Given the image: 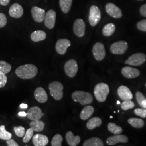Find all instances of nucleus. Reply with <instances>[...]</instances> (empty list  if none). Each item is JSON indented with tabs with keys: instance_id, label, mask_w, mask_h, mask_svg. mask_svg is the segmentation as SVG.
<instances>
[{
	"instance_id": "51",
	"label": "nucleus",
	"mask_w": 146,
	"mask_h": 146,
	"mask_svg": "<svg viewBox=\"0 0 146 146\" xmlns=\"http://www.w3.org/2000/svg\"><path fill=\"white\" fill-rule=\"evenodd\" d=\"M138 1H143V0H138Z\"/></svg>"
},
{
	"instance_id": "11",
	"label": "nucleus",
	"mask_w": 146,
	"mask_h": 146,
	"mask_svg": "<svg viewBox=\"0 0 146 146\" xmlns=\"http://www.w3.org/2000/svg\"><path fill=\"white\" fill-rule=\"evenodd\" d=\"M70 45L71 42L68 39H60L56 43V51L60 55H64L66 54L67 49L70 46Z\"/></svg>"
},
{
	"instance_id": "16",
	"label": "nucleus",
	"mask_w": 146,
	"mask_h": 146,
	"mask_svg": "<svg viewBox=\"0 0 146 146\" xmlns=\"http://www.w3.org/2000/svg\"><path fill=\"white\" fill-rule=\"evenodd\" d=\"M128 138L125 135L117 134V135L110 136L107 138L106 142L110 146H114L118 143H127Z\"/></svg>"
},
{
	"instance_id": "24",
	"label": "nucleus",
	"mask_w": 146,
	"mask_h": 146,
	"mask_svg": "<svg viewBox=\"0 0 146 146\" xmlns=\"http://www.w3.org/2000/svg\"><path fill=\"white\" fill-rule=\"evenodd\" d=\"M94 108L92 106H86L80 113V118L82 120H86L93 115L94 113Z\"/></svg>"
},
{
	"instance_id": "26",
	"label": "nucleus",
	"mask_w": 146,
	"mask_h": 146,
	"mask_svg": "<svg viewBox=\"0 0 146 146\" xmlns=\"http://www.w3.org/2000/svg\"><path fill=\"white\" fill-rule=\"evenodd\" d=\"M102 124V120L98 117H94L89 120L87 123V128L89 130H93Z\"/></svg>"
},
{
	"instance_id": "6",
	"label": "nucleus",
	"mask_w": 146,
	"mask_h": 146,
	"mask_svg": "<svg viewBox=\"0 0 146 146\" xmlns=\"http://www.w3.org/2000/svg\"><path fill=\"white\" fill-rule=\"evenodd\" d=\"M146 55L143 53H136L131 55L128 60H125V63L130 66H139L146 62Z\"/></svg>"
},
{
	"instance_id": "44",
	"label": "nucleus",
	"mask_w": 146,
	"mask_h": 146,
	"mask_svg": "<svg viewBox=\"0 0 146 146\" xmlns=\"http://www.w3.org/2000/svg\"><path fill=\"white\" fill-rule=\"evenodd\" d=\"M140 11L142 16L146 17V4L141 6Z\"/></svg>"
},
{
	"instance_id": "42",
	"label": "nucleus",
	"mask_w": 146,
	"mask_h": 146,
	"mask_svg": "<svg viewBox=\"0 0 146 146\" xmlns=\"http://www.w3.org/2000/svg\"><path fill=\"white\" fill-rule=\"evenodd\" d=\"M7 23V19L4 13H0V28L5 26Z\"/></svg>"
},
{
	"instance_id": "12",
	"label": "nucleus",
	"mask_w": 146,
	"mask_h": 146,
	"mask_svg": "<svg viewBox=\"0 0 146 146\" xmlns=\"http://www.w3.org/2000/svg\"><path fill=\"white\" fill-rule=\"evenodd\" d=\"M106 11L110 16L114 18L119 19L122 16L120 8L112 3H108L106 5Z\"/></svg>"
},
{
	"instance_id": "30",
	"label": "nucleus",
	"mask_w": 146,
	"mask_h": 146,
	"mask_svg": "<svg viewBox=\"0 0 146 146\" xmlns=\"http://www.w3.org/2000/svg\"><path fill=\"white\" fill-rule=\"evenodd\" d=\"M128 122L132 127L136 128H141L145 125V122L143 120H142L141 119H138L135 117L130 118L128 120Z\"/></svg>"
},
{
	"instance_id": "9",
	"label": "nucleus",
	"mask_w": 146,
	"mask_h": 146,
	"mask_svg": "<svg viewBox=\"0 0 146 146\" xmlns=\"http://www.w3.org/2000/svg\"><path fill=\"white\" fill-rule=\"evenodd\" d=\"M92 52L95 59L98 61H102L106 56L104 45L100 42H98L94 44Z\"/></svg>"
},
{
	"instance_id": "48",
	"label": "nucleus",
	"mask_w": 146,
	"mask_h": 146,
	"mask_svg": "<svg viewBox=\"0 0 146 146\" xmlns=\"http://www.w3.org/2000/svg\"><path fill=\"white\" fill-rule=\"evenodd\" d=\"M20 108H22V109H26V108L28 107V105L27 104H20Z\"/></svg>"
},
{
	"instance_id": "19",
	"label": "nucleus",
	"mask_w": 146,
	"mask_h": 146,
	"mask_svg": "<svg viewBox=\"0 0 146 146\" xmlns=\"http://www.w3.org/2000/svg\"><path fill=\"white\" fill-rule=\"evenodd\" d=\"M32 139L33 143L35 146H46L49 142L48 137L43 134H37L33 135Z\"/></svg>"
},
{
	"instance_id": "4",
	"label": "nucleus",
	"mask_w": 146,
	"mask_h": 146,
	"mask_svg": "<svg viewBox=\"0 0 146 146\" xmlns=\"http://www.w3.org/2000/svg\"><path fill=\"white\" fill-rule=\"evenodd\" d=\"M50 94L52 98L56 100L62 99L63 96V86L58 81H54L49 84Z\"/></svg>"
},
{
	"instance_id": "43",
	"label": "nucleus",
	"mask_w": 146,
	"mask_h": 146,
	"mask_svg": "<svg viewBox=\"0 0 146 146\" xmlns=\"http://www.w3.org/2000/svg\"><path fill=\"white\" fill-rule=\"evenodd\" d=\"M6 143L7 144V146H19V144L14 141V140L12 139H9L6 141Z\"/></svg>"
},
{
	"instance_id": "46",
	"label": "nucleus",
	"mask_w": 146,
	"mask_h": 146,
	"mask_svg": "<svg viewBox=\"0 0 146 146\" xmlns=\"http://www.w3.org/2000/svg\"><path fill=\"white\" fill-rule=\"evenodd\" d=\"M18 115H19L20 116H22V117H25V116H27V113H25V111H20Z\"/></svg>"
},
{
	"instance_id": "47",
	"label": "nucleus",
	"mask_w": 146,
	"mask_h": 146,
	"mask_svg": "<svg viewBox=\"0 0 146 146\" xmlns=\"http://www.w3.org/2000/svg\"><path fill=\"white\" fill-rule=\"evenodd\" d=\"M141 107L143 108H145V109H146V99L145 100H144L142 101Z\"/></svg>"
},
{
	"instance_id": "13",
	"label": "nucleus",
	"mask_w": 146,
	"mask_h": 146,
	"mask_svg": "<svg viewBox=\"0 0 146 146\" xmlns=\"http://www.w3.org/2000/svg\"><path fill=\"white\" fill-rule=\"evenodd\" d=\"M56 14V12L52 9L47 11L44 17V25L48 29H52L55 25Z\"/></svg>"
},
{
	"instance_id": "37",
	"label": "nucleus",
	"mask_w": 146,
	"mask_h": 146,
	"mask_svg": "<svg viewBox=\"0 0 146 146\" xmlns=\"http://www.w3.org/2000/svg\"><path fill=\"white\" fill-rule=\"evenodd\" d=\"M14 130L16 135L20 137H23L25 135V133L26 131L25 130V128L22 126L15 127L14 128Z\"/></svg>"
},
{
	"instance_id": "23",
	"label": "nucleus",
	"mask_w": 146,
	"mask_h": 146,
	"mask_svg": "<svg viewBox=\"0 0 146 146\" xmlns=\"http://www.w3.org/2000/svg\"><path fill=\"white\" fill-rule=\"evenodd\" d=\"M47 37L46 33L43 31L38 30L33 31L31 35V38L33 42H37L44 40Z\"/></svg>"
},
{
	"instance_id": "5",
	"label": "nucleus",
	"mask_w": 146,
	"mask_h": 146,
	"mask_svg": "<svg viewBox=\"0 0 146 146\" xmlns=\"http://www.w3.org/2000/svg\"><path fill=\"white\" fill-rule=\"evenodd\" d=\"M101 18V14L99 8L95 5H92L89 9V22L92 26H96Z\"/></svg>"
},
{
	"instance_id": "35",
	"label": "nucleus",
	"mask_w": 146,
	"mask_h": 146,
	"mask_svg": "<svg viewBox=\"0 0 146 146\" xmlns=\"http://www.w3.org/2000/svg\"><path fill=\"white\" fill-rule=\"evenodd\" d=\"M63 141V137L60 134H56L52 137L51 145L52 146H61Z\"/></svg>"
},
{
	"instance_id": "18",
	"label": "nucleus",
	"mask_w": 146,
	"mask_h": 146,
	"mask_svg": "<svg viewBox=\"0 0 146 146\" xmlns=\"http://www.w3.org/2000/svg\"><path fill=\"white\" fill-rule=\"evenodd\" d=\"M121 72L125 78H135L140 74V71L137 69L131 67H125L122 68Z\"/></svg>"
},
{
	"instance_id": "45",
	"label": "nucleus",
	"mask_w": 146,
	"mask_h": 146,
	"mask_svg": "<svg viewBox=\"0 0 146 146\" xmlns=\"http://www.w3.org/2000/svg\"><path fill=\"white\" fill-rule=\"evenodd\" d=\"M11 0H0V5L3 6H6L10 3Z\"/></svg>"
},
{
	"instance_id": "20",
	"label": "nucleus",
	"mask_w": 146,
	"mask_h": 146,
	"mask_svg": "<svg viewBox=\"0 0 146 146\" xmlns=\"http://www.w3.org/2000/svg\"><path fill=\"white\" fill-rule=\"evenodd\" d=\"M117 93L122 100H131L133 99V94L130 89L125 86H121L117 89Z\"/></svg>"
},
{
	"instance_id": "29",
	"label": "nucleus",
	"mask_w": 146,
	"mask_h": 146,
	"mask_svg": "<svg viewBox=\"0 0 146 146\" xmlns=\"http://www.w3.org/2000/svg\"><path fill=\"white\" fill-rule=\"evenodd\" d=\"M115 25L113 23H110L104 26L102 29V34L105 36H110L115 32Z\"/></svg>"
},
{
	"instance_id": "41",
	"label": "nucleus",
	"mask_w": 146,
	"mask_h": 146,
	"mask_svg": "<svg viewBox=\"0 0 146 146\" xmlns=\"http://www.w3.org/2000/svg\"><path fill=\"white\" fill-rule=\"evenodd\" d=\"M137 28L140 31L146 32V20L139 21L137 24Z\"/></svg>"
},
{
	"instance_id": "22",
	"label": "nucleus",
	"mask_w": 146,
	"mask_h": 146,
	"mask_svg": "<svg viewBox=\"0 0 146 146\" xmlns=\"http://www.w3.org/2000/svg\"><path fill=\"white\" fill-rule=\"evenodd\" d=\"M66 139L68 145L70 146H76L78 145L81 141L79 136H75L73 132L69 131L66 135Z\"/></svg>"
},
{
	"instance_id": "7",
	"label": "nucleus",
	"mask_w": 146,
	"mask_h": 146,
	"mask_svg": "<svg viewBox=\"0 0 146 146\" xmlns=\"http://www.w3.org/2000/svg\"><path fill=\"white\" fill-rule=\"evenodd\" d=\"M128 48V43L124 41H120L113 43L110 48L111 52L115 55H122L125 53Z\"/></svg>"
},
{
	"instance_id": "50",
	"label": "nucleus",
	"mask_w": 146,
	"mask_h": 146,
	"mask_svg": "<svg viewBox=\"0 0 146 146\" xmlns=\"http://www.w3.org/2000/svg\"><path fill=\"white\" fill-rule=\"evenodd\" d=\"M110 119H112V118H113V116H110Z\"/></svg>"
},
{
	"instance_id": "36",
	"label": "nucleus",
	"mask_w": 146,
	"mask_h": 146,
	"mask_svg": "<svg viewBox=\"0 0 146 146\" xmlns=\"http://www.w3.org/2000/svg\"><path fill=\"white\" fill-rule=\"evenodd\" d=\"M33 135H34V131L33 130V129L31 128L28 129L27 131H26L25 135L23 139V142L26 143H28L32 139Z\"/></svg>"
},
{
	"instance_id": "52",
	"label": "nucleus",
	"mask_w": 146,
	"mask_h": 146,
	"mask_svg": "<svg viewBox=\"0 0 146 146\" xmlns=\"http://www.w3.org/2000/svg\"></svg>"
},
{
	"instance_id": "8",
	"label": "nucleus",
	"mask_w": 146,
	"mask_h": 146,
	"mask_svg": "<svg viewBox=\"0 0 146 146\" xmlns=\"http://www.w3.org/2000/svg\"><path fill=\"white\" fill-rule=\"evenodd\" d=\"M64 71L68 76L70 78H74L78 71L77 62L73 59L68 60L64 64Z\"/></svg>"
},
{
	"instance_id": "15",
	"label": "nucleus",
	"mask_w": 146,
	"mask_h": 146,
	"mask_svg": "<svg viewBox=\"0 0 146 146\" xmlns=\"http://www.w3.org/2000/svg\"><path fill=\"white\" fill-rule=\"evenodd\" d=\"M31 13L32 17L35 22L40 23L44 21L46 15V12L44 9L34 6L31 8Z\"/></svg>"
},
{
	"instance_id": "34",
	"label": "nucleus",
	"mask_w": 146,
	"mask_h": 146,
	"mask_svg": "<svg viewBox=\"0 0 146 146\" xmlns=\"http://www.w3.org/2000/svg\"><path fill=\"white\" fill-rule=\"evenodd\" d=\"M122 109L124 110L133 109L135 107L134 103L131 101V100H124V101L121 104Z\"/></svg>"
},
{
	"instance_id": "28",
	"label": "nucleus",
	"mask_w": 146,
	"mask_h": 146,
	"mask_svg": "<svg viewBox=\"0 0 146 146\" xmlns=\"http://www.w3.org/2000/svg\"><path fill=\"white\" fill-rule=\"evenodd\" d=\"M104 145L102 141L98 137H92L84 141V146H103Z\"/></svg>"
},
{
	"instance_id": "33",
	"label": "nucleus",
	"mask_w": 146,
	"mask_h": 146,
	"mask_svg": "<svg viewBox=\"0 0 146 146\" xmlns=\"http://www.w3.org/2000/svg\"><path fill=\"white\" fill-rule=\"evenodd\" d=\"M11 66L4 61H0V71L5 74H8L11 72Z\"/></svg>"
},
{
	"instance_id": "39",
	"label": "nucleus",
	"mask_w": 146,
	"mask_h": 146,
	"mask_svg": "<svg viewBox=\"0 0 146 146\" xmlns=\"http://www.w3.org/2000/svg\"><path fill=\"white\" fill-rule=\"evenodd\" d=\"M7 82V77L5 74L0 71V88L5 86Z\"/></svg>"
},
{
	"instance_id": "38",
	"label": "nucleus",
	"mask_w": 146,
	"mask_h": 146,
	"mask_svg": "<svg viewBox=\"0 0 146 146\" xmlns=\"http://www.w3.org/2000/svg\"><path fill=\"white\" fill-rule=\"evenodd\" d=\"M134 113L136 115L142 118H146V109L145 108H136L134 110Z\"/></svg>"
},
{
	"instance_id": "2",
	"label": "nucleus",
	"mask_w": 146,
	"mask_h": 146,
	"mask_svg": "<svg viewBox=\"0 0 146 146\" xmlns=\"http://www.w3.org/2000/svg\"><path fill=\"white\" fill-rule=\"evenodd\" d=\"M110 93V87L107 84L100 83L97 84L94 88V93L96 99L99 102H104Z\"/></svg>"
},
{
	"instance_id": "32",
	"label": "nucleus",
	"mask_w": 146,
	"mask_h": 146,
	"mask_svg": "<svg viewBox=\"0 0 146 146\" xmlns=\"http://www.w3.org/2000/svg\"><path fill=\"white\" fill-rule=\"evenodd\" d=\"M12 134L11 133L5 130V126L2 125L0 126V139L3 140H8L11 139Z\"/></svg>"
},
{
	"instance_id": "1",
	"label": "nucleus",
	"mask_w": 146,
	"mask_h": 146,
	"mask_svg": "<svg viewBox=\"0 0 146 146\" xmlns=\"http://www.w3.org/2000/svg\"><path fill=\"white\" fill-rule=\"evenodd\" d=\"M38 73V69L35 65L28 64L22 65L16 69L15 73L18 77L22 79L34 78Z\"/></svg>"
},
{
	"instance_id": "10",
	"label": "nucleus",
	"mask_w": 146,
	"mask_h": 146,
	"mask_svg": "<svg viewBox=\"0 0 146 146\" xmlns=\"http://www.w3.org/2000/svg\"><path fill=\"white\" fill-rule=\"evenodd\" d=\"M86 25L84 20L81 19H78L74 22L73 31L74 34L79 37L84 36L85 34Z\"/></svg>"
},
{
	"instance_id": "40",
	"label": "nucleus",
	"mask_w": 146,
	"mask_h": 146,
	"mask_svg": "<svg viewBox=\"0 0 146 146\" xmlns=\"http://www.w3.org/2000/svg\"><path fill=\"white\" fill-rule=\"evenodd\" d=\"M136 98L139 104L142 106V102L144 100L146 99L145 96L140 92H137L136 93Z\"/></svg>"
},
{
	"instance_id": "21",
	"label": "nucleus",
	"mask_w": 146,
	"mask_h": 146,
	"mask_svg": "<svg viewBox=\"0 0 146 146\" xmlns=\"http://www.w3.org/2000/svg\"><path fill=\"white\" fill-rule=\"evenodd\" d=\"M34 97L38 102L41 104L45 103L48 100L47 93L42 87H38L35 90Z\"/></svg>"
},
{
	"instance_id": "3",
	"label": "nucleus",
	"mask_w": 146,
	"mask_h": 146,
	"mask_svg": "<svg viewBox=\"0 0 146 146\" xmlns=\"http://www.w3.org/2000/svg\"><path fill=\"white\" fill-rule=\"evenodd\" d=\"M72 98L75 102H78L81 105L90 104L93 101L92 94L80 90L75 91L72 95Z\"/></svg>"
},
{
	"instance_id": "25",
	"label": "nucleus",
	"mask_w": 146,
	"mask_h": 146,
	"mask_svg": "<svg viewBox=\"0 0 146 146\" xmlns=\"http://www.w3.org/2000/svg\"><path fill=\"white\" fill-rule=\"evenodd\" d=\"M29 125L34 131L36 132L42 131L45 127L44 123L40 120H33Z\"/></svg>"
},
{
	"instance_id": "14",
	"label": "nucleus",
	"mask_w": 146,
	"mask_h": 146,
	"mask_svg": "<svg viewBox=\"0 0 146 146\" xmlns=\"http://www.w3.org/2000/svg\"><path fill=\"white\" fill-rule=\"evenodd\" d=\"M44 115V114L42 113L41 109L37 106L32 107L27 113V117L31 121L40 120Z\"/></svg>"
},
{
	"instance_id": "49",
	"label": "nucleus",
	"mask_w": 146,
	"mask_h": 146,
	"mask_svg": "<svg viewBox=\"0 0 146 146\" xmlns=\"http://www.w3.org/2000/svg\"><path fill=\"white\" fill-rule=\"evenodd\" d=\"M117 104H120L121 103H120V101H117Z\"/></svg>"
},
{
	"instance_id": "27",
	"label": "nucleus",
	"mask_w": 146,
	"mask_h": 146,
	"mask_svg": "<svg viewBox=\"0 0 146 146\" xmlns=\"http://www.w3.org/2000/svg\"><path fill=\"white\" fill-rule=\"evenodd\" d=\"M73 0H60L59 5L63 13L67 14L70 11L72 5Z\"/></svg>"
},
{
	"instance_id": "17",
	"label": "nucleus",
	"mask_w": 146,
	"mask_h": 146,
	"mask_svg": "<svg viewBox=\"0 0 146 146\" xmlns=\"http://www.w3.org/2000/svg\"><path fill=\"white\" fill-rule=\"evenodd\" d=\"M24 13L23 8L18 3H14L10 7L9 10V14L13 18H20Z\"/></svg>"
},
{
	"instance_id": "31",
	"label": "nucleus",
	"mask_w": 146,
	"mask_h": 146,
	"mask_svg": "<svg viewBox=\"0 0 146 146\" xmlns=\"http://www.w3.org/2000/svg\"><path fill=\"white\" fill-rule=\"evenodd\" d=\"M107 128L110 132H111V133H113L115 135L120 134L123 131L122 128L120 126L116 125L115 123H112V122L108 124Z\"/></svg>"
}]
</instances>
